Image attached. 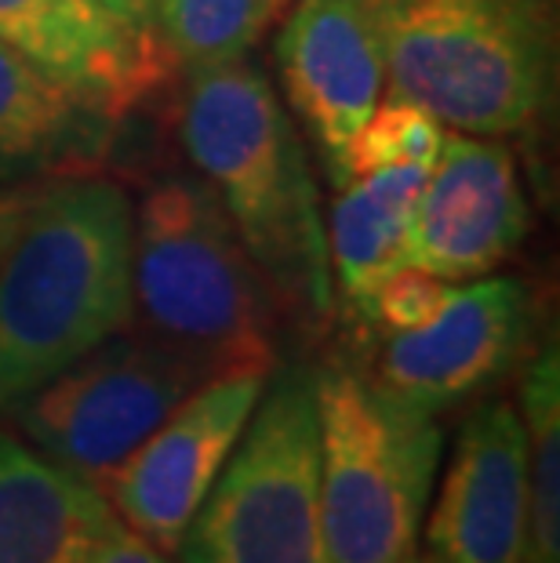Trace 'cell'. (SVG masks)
I'll return each instance as SVG.
<instances>
[{
	"instance_id": "cell-1",
	"label": "cell",
	"mask_w": 560,
	"mask_h": 563,
	"mask_svg": "<svg viewBox=\"0 0 560 563\" xmlns=\"http://www.w3.org/2000/svg\"><path fill=\"white\" fill-rule=\"evenodd\" d=\"M178 135L277 302L325 323L336 309L328 241L303 135L248 58L189 69Z\"/></svg>"
},
{
	"instance_id": "cell-2",
	"label": "cell",
	"mask_w": 560,
	"mask_h": 563,
	"mask_svg": "<svg viewBox=\"0 0 560 563\" xmlns=\"http://www.w3.org/2000/svg\"><path fill=\"white\" fill-rule=\"evenodd\" d=\"M131 200L117 178H47L0 262V418L131 328Z\"/></svg>"
},
{
	"instance_id": "cell-3",
	"label": "cell",
	"mask_w": 560,
	"mask_h": 563,
	"mask_svg": "<svg viewBox=\"0 0 560 563\" xmlns=\"http://www.w3.org/2000/svg\"><path fill=\"white\" fill-rule=\"evenodd\" d=\"M131 317L208 378L277 367L281 302L205 178L164 175L131 208Z\"/></svg>"
},
{
	"instance_id": "cell-4",
	"label": "cell",
	"mask_w": 560,
	"mask_h": 563,
	"mask_svg": "<svg viewBox=\"0 0 560 563\" xmlns=\"http://www.w3.org/2000/svg\"><path fill=\"white\" fill-rule=\"evenodd\" d=\"M393 95L466 135H520L550 110L553 0H372Z\"/></svg>"
},
{
	"instance_id": "cell-5",
	"label": "cell",
	"mask_w": 560,
	"mask_h": 563,
	"mask_svg": "<svg viewBox=\"0 0 560 563\" xmlns=\"http://www.w3.org/2000/svg\"><path fill=\"white\" fill-rule=\"evenodd\" d=\"M320 520L331 563H404L437 481V418L350 367L317 371Z\"/></svg>"
},
{
	"instance_id": "cell-6",
	"label": "cell",
	"mask_w": 560,
	"mask_h": 563,
	"mask_svg": "<svg viewBox=\"0 0 560 563\" xmlns=\"http://www.w3.org/2000/svg\"><path fill=\"white\" fill-rule=\"evenodd\" d=\"M183 563H331L320 520L317 371L284 367L262 389L219 481L189 520Z\"/></svg>"
},
{
	"instance_id": "cell-7",
	"label": "cell",
	"mask_w": 560,
	"mask_h": 563,
	"mask_svg": "<svg viewBox=\"0 0 560 563\" xmlns=\"http://www.w3.org/2000/svg\"><path fill=\"white\" fill-rule=\"evenodd\" d=\"M205 382V367L124 328L8 411L19 437L99 487Z\"/></svg>"
},
{
	"instance_id": "cell-8",
	"label": "cell",
	"mask_w": 560,
	"mask_h": 563,
	"mask_svg": "<svg viewBox=\"0 0 560 563\" xmlns=\"http://www.w3.org/2000/svg\"><path fill=\"white\" fill-rule=\"evenodd\" d=\"M270 375L237 371L205 382L99 484L117 520L161 553L183 534L241 440Z\"/></svg>"
},
{
	"instance_id": "cell-9",
	"label": "cell",
	"mask_w": 560,
	"mask_h": 563,
	"mask_svg": "<svg viewBox=\"0 0 560 563\" xmlns=\"http://www.w3.org/2000/svg\"><path fill=\"white\" fill-rule=\"evenodd\" d=\"M0 41L102 124L153 106L178 69L161 33L131 30L99 0H0Z\"/></svg>"
},
{
	"instance_id": "cell-10",
	"label": "cell",
	"mask_w": 560,
	"mask_h": 563,
	"mask_svg": "<svg viewBox=\"0 0 560 563\" xmlns=\"http://www.w3.org/2000/svg\"><path fill=\"white\" fill-rule=\"evenodd\" d=\"M531 233L514 150L492 135H444L404 241V266L440 280L487 277Z\"/></svg>"
},
{
	"instance_id": "cell-11",
	"label": "cell",
	"mask_w": 560,
	"mask_h": 563,
	"mask_svg": "<svg viewBox=\"0 0 560 563\" xmlns=\"http://www.w3.org/2000/svg\"><path fill=\"white\" fill-rule=\"evenodd\" d=\"M531 339V298L517 277L451 287L433 320L389 334L378 386L426 415L476 397L517 364Z\"/></svg>"
},
{
	"instance_id": "cell-12",
	"label": "cell",
	"mask_w": 560,
	"mask_h": 563,
	"mask_svg": "<svg viewBox=\"0 0 560 563\" xmlns=\"http://www.w3.org/2000/svg\"><path fill=\"white\" fill-rule=\"evenodd\" d=\"M426 538L433 563H524L528 440L509 400L476 404L462 422Z\"/></svg>"
},
{
	"instance_id": "cell-13",
	"label": "cell",
	"mask_w": 560,
	"mask_h": 563,
	"mask_svg": "<svg viewBox=\"0 0 560 563\" xmlns=\"http://www.w3.org/2000/svg\"><path fill=\"white\" fill-rule=\"evenodd\" d=\"M277 69L292 113L331 164L386 84L372 0H295L277 37Z\"/></svg>"
},
{
	"instance_id": "cell-14",
	"label": "cell",
	"mask_w": 560,
	"mask_h": 563,
	"mask_svg": "<svg viewBox=\"0 0 560 563\" xmlns=\"http://www.w3.org/2000/svg\"><path fill=\"white\" fill-rule=\"evenodd\" d=\"M113 520L99 487L0 429V563H88Z\"/></svg>"
},
{
	"instance_id": "cell-15",
	"label": "cell",
	"mask_w": 560,
	"mask_h": 563,
	"mask_svg": "<svg viewBox=\"0 0 560 563\" xmlns=\"http://www.w3.org/2000/svg\"><path fill=\"white\" fill-rule=\"evenodd\" d=\"M426 172L430 167L415 164L383 167V172L345 183V189L331 203L325 230L331 287H339L353 313H361L367 295L393 269L404 266V241H408Z\"/></svg>"
},
{
	"instance_id": "cell-16",
	"label": "cell",
	"mask_w": 560,
	"mask_h": 563,
	"mask_svg": "<svg viewBox=\"0 0 560 563\" xmlns=\"http://www.w3.org/2000/svg\"><path fill=\"white\" fill-rule=\"evenodd\" d=\"M106 128L66 88L0 41V178L88 167Z\"/></svg>"
},
{
	"instance_id": "cell-17",
	"label": "cell",
	"mask_w": 560,
	"mask_h": 563,
	"mask_svg": "<svg viewBox=\"0 0 560 563\" xmlns=\"http://www.w3.org/2000/svg\"><path fill=\"white\" fill-rule=\"evenodd\" d=\"M520 422L528 440V549L524 563H560V356L557 345L524 367Z\"/></svg>"
},
{
	"instance_id": "cell-18",
	"label": "cell",
	"mask_w": 560,
	"mask_h": 563,
	"mask_svg": "<svg viewBox=\"0 0 560 563\" xmlns=\"http://www.w3.org/2000/svg\"><path fill=\"white\" fill-rule=\"evenodd\" d=\"M292 0H157V30L178 66L244 58L277 26Z\"/></svg>"
},
{
	"instance_id": "cell-19",
	"label": "cell",
	"mask_w": 560,
	"mask_h": 563,
	"mask_svg": "<svg viewBox=\"0 0 560 563\" xmlns=\"http://www.w3.org/2000/svg\"><path fill=\"white\" fill-rule=\"evenodd\" d=\"M440 142H444V124L433 113L400 95H389L386 102H375L367 121L336 153L331 175L342 186L361 175L383 172V167H430L440 153Z\"/></svg>"
},
{
	"instance_id": "cell-20",
	"label": "cell",
	"mask_w": 560,
	"mask_h": 563,
	"mask_svg": "<svg viewBox=\"0 0 560 563\" xmlns=\"http://www.w3.org/2000/svg\"><path fill=\"white\" fill-rule=\"evenodd\" d=\"M448 280L433 277L419 266H400L367 295V302L361 309V320H367L378 331H415L426 320L437 317V309L448 298Z\"/></svg>"
},
{
	"instance_id": "cell-21",
	"label": "cell",
	"mask_w": 560,
	"mask_h": 563,
	"mask_svg": "<svg viewBox=\"0 0 560 563\" xmlns=\"http://www.w3.org/2000/svg\"><path fill=\"white\" fill-rule=\"evenodd\" d=\"M47 178H26V183H0V262H4L8 247L26 225L30 211L37 208Z\"/></svg>"
},
{
	"instance_id": "cell-22",
	"label": "cell",
	"mask_w": 560,
	"mask_h": 563,
	"mask_svg": "<svg viewBox=\"0 0 560 563\" xmlns=\"http://www.w3.org/2000/svg\"><path fill=\"white\" fill-rule=\"evenodd\" d=\"M88 563H168L161 549H153L146 538H139L128 523L113 520L110 531L102 534V542L95 545Z\"/></svg>"
},
{
	"instance_id": "cell-23",
	"label": "cell",
	"mask_w": 560,
	"mask_h": 563,
	"mask_svg": "<svg viewBox=\"0 0 560 563\" xmlns=\"http://www.w3.org/2000/svg\"><path fill=\"white\" fill-rule=\"evenodd\" d=\"M99 4L106 11H113L121 22H128L131 30L161 33L157 30V0H99Z\"/></svg>"
},
{
	"instance_id": "cell-24",
	"label": "cell",
	"mask_w": 560,
	"mask_h": 563,
	"mask_svg": "<svg viewBox=\"0 0 560 563\" xmlns=\"http://www.w3.org/2000/svg\"><path fill=\"white\" fill-rule=\"evenodd\" d=\"M404 563H433V560H419V556H411V560H404Z\"/></svg>"
}]
</instances>
